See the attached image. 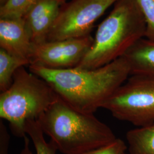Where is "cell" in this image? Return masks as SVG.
<instances>
[{
    "label": "cell",
    "mask_w": 154,
    "mask_h": 154,
    "mask_svg": "<svg viewBox=\"0 0 154 154\" xmlns=\"http://www.w3.org/2000/svg\"><path fill=\"white\" fill-rule=\"evenodd\" d=\"M123 57L127 61L130 75L154 76V41L149 39L138 40Z\"/></svg>",
    "instance_id": "30bf717a"
},
{
    "label": "cell",
    "mask_w": 154,
    "mask_h": 154,
    "mask_svg": "<svg viewBox=\"0 0 154 154\" xmlns=\"http://www.w3.org/2000/svg\"><path fill=\"white\" fill-rule=\"evenodd\" d=\"M9 0H0V6L4 5Z\"/></svg>",
    "instance_id": "e0dca14e"
},
{
    "label": "cell",
    "mask_w": 154,
    "mask_h": 154,
    "mask_svg": "<svg viewBox=\"0 0 154 154\" xmlns=\"http://www.w3.org/2000/svg\"><path fill=\"white\" fill-rule=\"evenodd\" d=\"M37 121L44 134L63 154H82L117 138L94 114L76 110L59 98Z\"/></svg>",
    "instance_id": "7a4b0ae2"
},
{
    "label": "cell",
    "mask_w": 154,
    "mask_h": 154,
    "mask_svg": "<svg viewBox=\"0 0 154 154\" xmlns=\"http://www.w3.org/2000/svg\"><path fill=\"white\" fill-rule=\"evenodd\" d=\"M29 71L41 78L58 98L74 109L94 114L130 76L128 65L122 57L94 69L78 67L51 69L29 65Z\"/></svg>",
    "instance_id": "6da1fadb"
},
{
    "label": "cell",
    "mask_w": 154,
    "mask_h": 154,
    "mask_svg": "<svg viewBox=\"0 0 154 154\" xmlns=\"http://www.w3.org/2000/svg\"><path fill=\"white\" fill-rule=\"evenodd\" d=\"M58 99L45 80L21 67L16 72L11 86L0 94L1 119L9 123L14 136L23 139L26 122L38 120Z\"/></svg>",
    "instance_id": "277c9868"
},
{
    "label": "cell",
    "mask_w": 154,
    "mask_h": 154,
    "mask_svg": "<svg viewBox=\"0 0 154 154\" xmlns=\"http://www.w3.org/2000/svg\"><path fill=\"white\" fill-rule=\"evenodd\" d=\"M35 0H9L0 6V18H22Z\"/></svg>",
    "instance_id": "5bb4252c"
},
{
    "label": "cell",
    "mask_w": 154,
    "mask_h": 154,
    "mask_svg": "<svg viewBox=\"0 0 154 154\" xmlns=\"http://www.w3.org/2000/svg\"><path fill=\"white\" fill-rule=\"evenodd\" d=\"M146 23L145 38L154 41V0H136Z\"/></svg>",
    "instance_id": "9a60e30c"
},
{
    "label": "cell",
    "mask_w": 154,
    "mask_h": 154,
    "mask_svg": "<svg viewBox=\"0 0 154 154\" xmlns=\"http://www.w3.org/2000/svg\"><path fill=\"white\" fill-rule=\"evenodd\" d=\"M100 23L88 53L77 67L94 69L123 57L145 37L146 23L136 0H118Z\"/></svg>",
    "instance_id": "3957f363"
},
{
    "label": "cell",
    "mask_w": 154,
    "mask_h": 154,
    "mask_svg": "<svg viewBox=\"0 0 154 154\" xmlns=\"http://www.w3.org/2000/svg\"><path fill=\"white\" fill-rule=\"evenodd\" d=\"M29 65L27 60L11 54L0 48V92L5 91L11 86L18 69Z\"/></svg>",
    "instance_id": "4fadbf2b"
},
{
    "label": "cell",
    "mask_w": 154,
    "mask_h": 154,
    "mask_svg": "<svg viewBox=\"0 0 154 154\" xmlns=\"http://www.w3.org/2000/svg\"><path fill=\"white\" fill-rule=\"evenodd\" d=\"M26 135L20 154H56L58 151L51 141L46 142L44 133L37 120H29L25 126Z\"/></svg>",
    "instance_id": "8fae6325"
},
{
    "label": "cell",
    "mask_w": 154,
    "mask_h": 154,
    "mask_svg": "<svg viewBox=\"0 0 154 154\" xmlns=\"http://www.w3.org/2000/svg\"><path fill=\"white\" fill-rule=\"evenodd\" d=\"M128 154H154V122L126 134Z\"/></svg>",
    "instance_id": "7c38bea8"
},
{
    "label": "cell",
    "mask_w": 154,
    "mask_h": 154,
    "mask_svg": "<svg viewBox=\"0 0 154 154\" xmlns=\"http://www.w3.org/2000/svg\"><path fill=\"white\" fill-rule=\"evenodd\" d=\"M103 109L116 119L139 127L154 122V76L132 75L107 99Z\"/></svg>",
    "instance_id": "5b68a950"
},
{
    "label": "cell",
    "mask_w": 154,
    "mask_h": 154,
    "mask_svg": "<svg viewBox=\"0 0 154 154\" xmlns=\"http://www.w3.org/2000/svg\"><path fill=\"white\" fill-rule=\"evenodd\" d=\"M66 0H35L22 17L34 44L47 41Z\"/></svg>",
    "instance_id": "ba28073f"
},
{
    "label": "cell",
    "mask_w": 154,
    "mask_h": 154,
    "mask_svg": "<svg viewBox=\"0 0 154 154\" xmlns=\"http://www.w3.org/2000/svg\"></svg>",
    "instance_id": "ac0fdd59"
},
{
    "label": "cell",
    "mask_w": 154,
    "mask_h": 154,
    "mask_svg": "<svg viewBox=\"0 0 154 154\" xmlns=\"http://www.w3.org/2000/svg\"><path fill=\"white\" fill-rule=\"evenodd\" d=\"M93 41L90 35L34 44L29 65L57 70L77 67L88 53Z\"/></svg>",
    "instance_id": "52a82bcc"
},
{
    "label": "cell",
    "mask_w": 154,
    "mask_h": 154,
    "mask_svg": "<svg viewBox=\"0 0 154 154\" xmlns=\"http://www.w3.org/2000/svg\"><path fill=\"white\" fill-rule=\"evenodd\" d=\"M127 149L125 142L119 138H116L105 146L81 154H126Z\"/></svg>",
    "instance_id": "2e32d148"
},
{
    "label": "cell",
    "mask_w": 154,
    "mask_h": 154,
    "mask_svg": "<svg viewBox=\"0 0 154 154\" xmlns=\"http://www.w3.org/2000/svg\"><path fill=\"white\" fill-rule=\"evenodd\" d=\"M33 45L22 18H0L1 49L29 61Z\"/></svg>",
    "instance_id": "9c48e42d"
},
{
    "label": "cell",
    "mask_w": 154,
    "mask_h": 154,
    "mask_svg": "<svg viewBox=\"0 0 154 154\" xmlns=\"http://www.w3.org/2000/svg\"><path fill=\"white\" fill-rule=\"evenodd\" d=\"M118 1L71 0L66 2L53 25L47 41L90 35L95 22Z\"/></svg>",
    "instance_id": "8992f818"
}]
</instances>
